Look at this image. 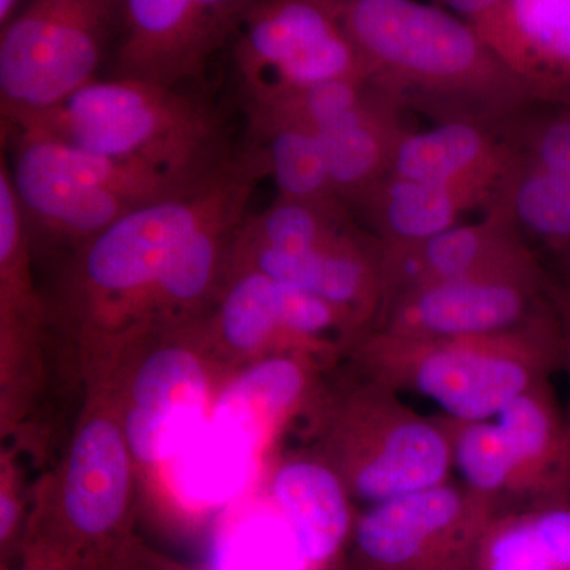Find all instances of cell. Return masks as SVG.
I'll return each mask as SVG.
<instances>
[{
  "label": "cell",
  "mask_w": 570,
  "mask_h": 570,
  "mask_svg": "<svg viewBox=\"0 0 570 570\" xmlns=\"http://www.w3.org/2000/svg\"><path fill=\"white\" fill-rule=\"evenodd\" d=\"M340 3L370 67L367 80L404 112L498 129L535 102L474 26L452 11L420 0Z\"/></svg>",
  "instance_id": "cell-1"
},
{
  "label": "cell",
  "mask_w": 570,
  "mask_h": 570,
  "mask_svg": "<svg viewBox=\"0 0 570 570\" xmlns=\"http://www.w3.org/2000/svg\"><path fill=\"white\" fill-rule=\"evenodd\" d=\"M2 129L58 138L176 183L202 178L236 148L206 100L129 78H96L50 108L2 118Z\"/></svg>",
  "instance_id": "cell-2"
},
{
  "label": "cell",
  "mask_w": 570,
  "mask_h": 570,
  "mask_svg": "<svg viewBox=\"0 0 570 570\" xmlns=\"http://www.w3.org/2000/svg\"><path fill=\"white\" fill-rule=\"evenodd\" d=\"M360 355L385 387L428 397L448 417L490 420L562 367L560 322L554 311L512 332L461 337L371 330Z\"/></svg>",
  "instance_id": "cell-3"
},
{
  "label": "cell",
  "mask_w": 570,
  "mask_h": 570,
  "mask_svg": "<svg viewBox=\"0 0 570 570\" xmlns=\"http://www.w3.org/2000/svg\"><path fill=\"white\" fill-rule=\"evenodd\" d=\"M26 225L89 242L127 213L174 194L176 183L58 138L2 129Z\"/></svg>",
  "instance_id": "cell-4"
},
{
  "label": "cell",
  "mask_w": 570,
  "mask_h": 570,
  "mask_svg": "<svg viewBox=\"0 0 570 570\" xmlns=\"http://www.w3.org/2000/svg\"><path fill=\"white\" fill-rule=\"evenodd\" d=\"M228 48L245 104L370 78L337 0H255Z\"/></svg>",
  "instance_id": "cell-5"
},
{
  "label": "cell",
  "mask_w": 570,
  "mask_h": 570,
  "mask_svg": "<svg viewBox=\"0 0 570 570\" xmlns=\"http://www.w3.org/2000/svg\"><path fill=\"white\" fill-rule=\"evenodd\" d=\"M118 0H28L0 32L2 118L45 110L96 80Z\"/></svg>",
  "instance_id": "cell-6"
},
{
  "label": "cell",
  "mask_w": 570,
  "mask_h": 570,
  "mask_svg": "<svg viewBox=\"0 0 570 570\" xmlns=\"http://www.w3.org/2000/svg\"><path fill=\"white\" fill-rule=\"evenodd\" d=\"M499 512L450 480L377 502L355 521V570H475L480 542Z\"/></svg>",
  "instance_id": "cell-7"
},
{
  "label": "cell",
  "mask_w": 570,
  "mask_h": 570,
  "mask_svg": "<svg viewBox=\"0 0 570 570\" xmlns=\"http://www.w3.org/2000/svg\"><path fill=\"white\" fill-rule=\"evenodd\" d=\"M348 485L373 505L449 482L453 471L448 430L371 379L344 412Z\"/></svg>",
  "instance_id": "cell-8"
},
{
  "label": "cell",
  "mask_w": 570,
  "mask_h": 570,
  "mask_svg": "<svg viewBox=\"0 0 570 570\" xmlns=\"http://www.w3.org/2000/svg\"><path fill=\"white\" fill-rule=\"evenodd\" d=\"M255 0H118L111 78L183 88L204 80Z\"/></svg>",
  "instance_id": "cell-9"
},
{
  "label": "cell",
  "mask_w": 570,
  "mask_h": 570,
  "mask_svg": "<svg viewBox=\"0 0 570 570\" xmlns=\"http://www.w3.org/2000/svg\"><path fill=\"white\" fill-rule=\"evenodd\" d=\"M277 108L313 130L341 200L354 208L390 174L411 129L404 111L370 80H337L284 97Z\"/></svg>",
  "instance_id": "cell-10"
},
{
  "label": "cell",
  "mask_w": 570,
  "mask_h": 570,
  "mask_svg": "<svg viewBox=\"0 0 570 570\" xmlns=\"http://www.w3.org/2000/svg\"><path fill=\"white\" fill-rule=\"evenodd\" d=\"M551 313L553 284L538 261L409 292L379 314L373 330L414 337L485 336Z\"/></svg>",
  "instance_id": "cell-11"
},
{
  "label": "cell",
  "mask_w": 570,
  "mask_h": 570,
  "mask_svg": "<svg viewBox=\"0 0 570 570\" xmlns=\"http://www.w3.org/2000/svg\"><path fill=\"white\" fill-rule=\"evenodd\" d=\"M235 247L249 255V268L276 283L302 288L352 311L365 324H376L381 307V243L360 230L352 214L336 220L309 245L298 249L249 245Z\"/></svg>",
  "instance_id": "cell-12"
},
{
  "label": "cell",
  "mask_w": 570,
  "mask_h": 570,
  "mask_svg": "<svg viewBox=\"0 0 570 570\" xmlns=\"http://www.w3.org/2000/svg\"><path fill=\"white\" fill-rule=\"evenodd\" d=\"M538 261L509 213L491 204L480 223L455 225L414 245L381 246L379 314L417 288Z\"/></svg>",
  "instance_id": "cell-13"
},
{
  "label": "cell",
  "mask_w": 570,
  "mask_h": 570,
  "mask_svg": "<svg viewBox=\"0 0 570 570\" xmlns=\"http://www.w3.org/2000/svg\"><path fill=\"white\" fill-rule=\"evenodd\" d=\"M469 22L532 99L570 96V0H502Z\"/></svg>",
  "instance_id": "cell-14"
},
{
  "label": "cell",
  "mask_w": 570,
  "mask_h": 570,
  "mask_svg": "<svg viewBox=\"0 0 570 570\" xmlns=\"http://www.w3.org/2000/svg\"><path fill=\"white\" fill-rule=\"evenodd\" d=\"M497 422L515 466L512 508L570 497V420L550 381L510 401Z\"/></svg>",
  "instance_id": "cell-15"
},
{
  "label": "cell",
  "mask_w": 570,
  "mask_h": 570,
  "mask_svg": "<svg viewBox=\"0 0 570 570\" xmlns=\"http://www.w3.org/2000/svg\"><path fill=\"white\" fill-rule=\"evenodd\" d=\"M497 187L420 181L385 175L352 212L362 214L382 247L414 245L460 224L464 213L487 209Z\"/></svg>",
  "instance_id": "cell-16"
},
{
  "label": "cell",
  "mask_w": 570,
  "mask_h": 570,
  "mask_svg": "<svg viewBox=\"0 0 570 570\" xmlns=\"http://www.w3.org/2000/svg\"><path fill=\"white\" fill-rule=\"evenodd\" d=\"M519 164L508 140L478 122L434 124L411 130L397 146L390 174L420 181L501 187Z\"/></svg>",
  "instance_id": "cell-17"
},
{
  "label": "cell",
  "mask_w": 570,
  "mask_h": 570,
  "mask_svg": "<svg viewBox=\"0 0 570 570\" xmlns=\"http://www.w3.org/2000/svg\"><path fill=\"white\" fill-rule=\"evenodd\" d=\"M126 449L121 434L105 420H94L71 450L63 510L78 539L107 538L119 527L126 508Z\"/></svg>",
  "instance_id": "cell-18"
},
{
  "label": "cell",
  "mask_w": 570,
  "mask_h": 570,
  "mask_svg": "<svg viewBox=\"0 0 570 570\" xmlns=\"http://www.w3.org/2000/svg\"><path fill=\"white\" fill-rule=\"evenodd\" d=\"M275 497L307 564H324L354 532L346 490L335 472L296 461L277 472Z\"/></svg>",
  "instance_id": "cell-19"
},
{
  "label": "cell",
  "mask_w": 570,
  "mask_h": 570,
  "mask_svg": "<svg viewBox=\"0 0 570 570\" xmlns=\"http://www.w3.org/2000/svg\"><path fill=\"white\" fill-rule=\"evenodd\" d=\"M475 570H570V497L499 512L480 542Z\"/></svg>",
  "instance_id": "cell-20"
},
{
  "label": "cell",
  "mask_w": 570,
  "mask_h": 570,
  "mask_svg": "<svg viewBox=\"0 0 570 570\" xmlns=\"http://www.w3.org/2000/svg\"><path fill=\"white\" fill-rule=\"evenodd\" d=\"M247 137L264 149L277 197L307 204H344L313 130L265 105H245Z\"/></svg>",
  "instance_id": "cell-21"
},
{
  "label": "cell",
  "mask_w": 570,
  "mask_h": 570,
  "mask_svg": "<svg viewBox=\"0 0 570 570\" xmlns=\"http://www.w3.org/2000/svg\"><path fill=\"white\" fill-rule=\"evenodd\" d=\"M257 448L232 428L214 420L205 422L174 459L176 490L194 504H223L245 489Z\"/></svg>",
  "instance_id": "cell-22"
},
{
  "label": "cell",
  "mask_w": 570,
  "mask_h": 570,
  "mask_svg": "<svg viewBox=\"0 0 570 570\" xmlns=\"http://www.w3.org/2000/svg\"><path fill=\"white\" fill-rule=\"evenodd\" d=\"M305 389L298 363L277 358L255 366L235 382L217 403L214 422L245 434L254 444L285 414Z\"/></svg>",
  "instance_id": "cell-23"
},
{
  "label": "cell",
  "mask_w": 570,
  "mask_h": 570,
  "mask_svg": "<svg viewBox=\"0 0 570 570\" xmlns=\"http://www.w3.org/2000/svg\"><path fill=\"white\" fill-rule=\"evenodd\" d=\"M439 419L448 430L453 469L463 485L501 510L512 508L515 466L497 419L460 420L444 414Z\"/></svg>",
  "instance_id": "cell-24"
},
{
  "label": "cell",
  "mask_w": 570,
  "mask_h": 570,
  "mask_svg": "<svg viewBox=\"0 0 570 570\" xmlns=\"http://www.w3.org/2000/svg\"><path fill=\"white\" fill-rule=\"evenodd\" d=\"M134 396L137 407L159 417L205 420V374L183 348H165L146 360Z\"/></svg>",
  "instance_id": "cell-25"
},
{
  "label": "cell",
  "mask_w": 570,
  "mask_h": 570,
  "mask_svg": "<svg viewBox=\"0 0 570 570\" xmlns=\"http://www.w3.org/2000/svg\"><path fill=\"white\" fill-rule=\"evenodd\" d=\"M220 328L225 340L238 348L262 346L276 333L292 335L281 318L276 281L246 266L225 294Z\"/></svg>",
  "instance_id": "cell-26"
},
{
  "label": "cell",
  "mask_w": 570,
  "mask_h": 570,
  "mask_svg": "<svg viewBox=\"0 0 570 570\" xmlns=\"http://www.w3.org/2000/svg\"><path fill=\"white\" fill-rule=\"evenodd\" d=\"M279 532L269 524L243 532L242 542L232 553L230 568L236 570H277L283 568L284 547Z\"/></svg>",
  "instance_id": "cell-27"
},
{
  "label": "cell",
  "mask_w": 570,
  "mask_h": 570,
  "mask_svg": "<svg viewBox=\"0 0 570 570\" xmlns=\"http://www.w3.org/2000/svg\"><path fill=\"white\" fill-rule=\"evenodd\" d=\"M553 303L560 322L562 367H568L570 376V264L562 265V277L553 284Z\"/></svg>",
  "instance_id": "cell-28"
},
{
  "label": "cell",
  "mask_w": 570,
  "mask_h": 570,
  "mask_svg": "<svg viewBox=\"0 0 570 570\" xmlns=\"http://www.w3.org/2000/svg\"><path fill=\"white\" fill-rule=\"evenodd\" d=\"M430 2L452 11L463 20L472 21L497 7L502 0H430Z\"/></svg>",
  "instance_id": "cell-29"
},
{
  "label": "cell",
  "mask_w": 570,
  "mask_h": 570,
  "mask_svg": "<svg viewBox=\"0 0 570 570\" xmlns=\"http://www.w3.org/2000/svg\"><path fill=\"white\" fill-rule=\"evenodd\" d=\"M18 521V508L13 501L6 494L0 498V540L6 542L10 539L11 532L14 531Z\"/></svg>",
  "instance_id": "cell-30"
},
{
  "label": "cell",
  "mask_w": 570,
  "mask_h": 570,
  "mask_svg": "<svg viewBox=\"0 0 570 570\" xmlns=\"http://www.w3.org/2000/svg\"><path fill=\"white\" fill-rule=\"evenodd\" d=\"M21 0H0V26H6L10 18L17 13Z\"/></svg>",
  "instance_id": "cell-31"
},
{
  "label": "cell",
  "mask_w": 570,
  "mask_h": 570,
  "mask_svg": "<svg viewBox=\"0 0 570 570\" xmlns=\"http://www.w3.org/2000/svg\"><path fill=\"white\" fill-rule=\"evenodd\" d=\"M32 570H58V569H32Z\"/></svg>",
  "instance_id": "cell-32"
},
{
  "label": "cell",
  "mask_w": 570,
  "mask_h": 570,
  "mask_svg": "<svg viewBox=\"0 0 570 570\" xmlns=\"http://www.w3.org/2000/svg\"><path fill=\"white\" fill-rule=\"evenodd\" d=\"M337 2H348V0H337Z\"/></svg>",
  "instance_id": "cell-33"
}]
</instances>
